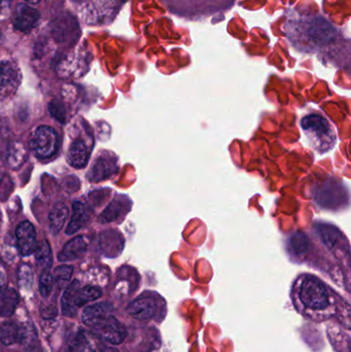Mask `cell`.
I'll return each instance as SVG.
<instances>
[{"label":"cell","instance_id":"277c9868","mask_svg":"<svg viewBox=\"0 0 351 352\" xmlns=\"http://www.w3.org/2000/svg\"><path fill=\"white\" fill-rule=\"evenodd\" d=\"M301 129L306 136L313 150L324 155L335 148L337 132L333 124L319 113H309L300 121Z\"/></svg>","mask_w":351,"mask_h":352},{"label":"cell","instance_id":"52a82bcc","mask_svg":"<svg viewBox=\"0 0 351 352\" xmlns=\"http://www.w3.org/2000/svg\"><path fill=\"white\" fill-rule=\"evenodd\" d=\"M93 329L102 340L106 341L109 344H121L127 337L125 326L111 314Z\"/></svg>","mask_w":351,"mask_h":352},{"label":"cell","instance_id":"8fae6325","mask_svg":"<svg viewBox=\"0 0 351 352\" xmlns=\"http://www.w3.org/2000/svg\"><path fill=\"white\" fill-rule=\"evenodd\" d=\"M109 316H111V314H109V306L107 304H95L84 310L82 320L86 326L95 328Z\"/></svg>","mask_w":351,"mask_h":352},{"label":"cell","instance_id":"cb8c5ba5","mask_svg":"<svg viewBox=\"0 0 351 352\" xmlns=\"http://www.w3.org/2000/svg\"><path fill=\"white\" fill-rule=\"evenodd\" d=\"M70 352H95V349L90 341L86 337L80 335L74 339L71 346H70Z\"/></svg>","mask_w":351,"mask_h":352},{"label":"cell","instance_id":"f546056e","mask_svg":"<svg viewBox=\"0 0 351 352\" xmlns=\"http://www.w3.org/2000/svg\"><path fill=\"white\" fill-rule=\"evenodd\" d=\"M26 2H29V3H37V2H39V0H25Z\"/></svg>","mask_w":351,"mask_h":352},{"label":"cell","instance_id":"4fadbf2b","mask_svg":"<svg viewBox=\"0 0 351 352\" xmlns=\"http://www.w3.org/2000/svg\"><path fill=\"white\" fill-rule=\"evenodd\" d=\"M89 152L86 144L82 140H76L70 146L67 161L74 168H84L88 164Z\"/></svg>","mask_w":351,"mask_h":352},{"label":"cell","instance_id":"ac0fdd59","mask_svg":"<svg viewBox=\"0 0 351 352\" xmlns=\"http://www.w3.org/2000/svg\"><path fill=\"white\" fill-rule=\"evenodd\" d=\"M24 333L20 326L14 322H5L1 328V341L5 345L22 342Z\"/></svg>","mask_w":351,"mask_h":352},{"label":"cell","instance_id":"9c48e42d","mask_svg":"<svg viewBox=\"0 0 351 352\" xmlns=\"http://www.w3.org/2000/svg\"><path fill=\"white\" fill-rule=\"evenodd\" d=\"M38 18V12L35 8L27 4H19L14 10L12 23L18 30L27 31L36 24Z\"/></svg>","mask_w":351,"mask_h":352},{"label":"cell","instance_id":"9a60e30c","mask_svg":"<svg viewBox=\"0 0 351 352\" xmlns=\"http://www.w3.org/2000/svg\"><path fill=\"white\" fill-rule=\"evenodd\" d=\"M87 219H88V213H87L86 206L80 202L74 203L73 213H72L70 223H68L66 233L68 235L76 234L86 225Z\"/></svg>","mask_w":351,"mask_h":352},{"label":"cell","instance_id":"2e32d148","mask_svg":"<svg viewBox=\"0 0 351 352\" xmlns=\"http://www.w3.org/2000/svg\"><path fill=\"white\" fill-rule=\"evenodd\" d=\"M68 217V208L63 202H57L49 213V229L52 233L57 234L61 231Z\"/></svg>","mask_w":351,"mask_h":352},{"label":"cell","instance_id":"3957f363","mask_svg":"<svg viewBox=\"0 0 351 352\" xmlns=\"http://www.w3.org/2000/svg\"><path fill=\"white\" fill-rule=\"evenodd\" d=\"M165 10L181 20L202 22L223 16L234 8L238 0H158Z\"/></svg>","mask_w":351,"mask_h":352},{"label":"cell","instance_id":"ba28073f","mask_svg":"<svg viewBox=\"0 0 351 352\" xmlns=\"http://www.w3.org/2000/svg\"><path fill=\"white\" fill-rule=\"evenodd\" d=\"M19 252L22 256H30L36 248V234L29 221H22L16 230Z\"/></svg>","mask_w":351,"mask_h":352},{"label":"cell","instance_id":"d4e9b609","mask_svg":"<svg viewBox=\"0 0 351 352\" xmlns=\"http://www.w3.org/2000/svg\"><path fill=\"white\" fill-rule=\"evenodd\" d=\"M72 267L70 266H60L56 268L54 277L55 280L59 283L60 285H66L69 281L70 277L72 275Z\"/></svg>","mask_w":351,"mask_h":352},{"label":"cell","instance_id":"5bb4252c","mask_svg":"<svg viewBox=\"0 0 351 352\" xmlns=\"http://www.w3.org/2000/svg\"><path fill=\"white\" fill-rule=\"evenodd\" d=\"M117 170V162L109 159H98L95 163L94 167L91 170V180H102L111 177Z\"/></svg>","mask_w":351,"mask_h":352},{"label":"cell","instance_id":"6da1fadb","mask_svg":"<svg viewBox=\"0 0 351 352\" xmlns=\"http://www.w3.org/2000/svg\"><path fill=\"white\" fill-rule=\"evenodd\" d=\"M282 29L293 47L303 54H315L326 63L350 64V39L340 27L321 12H304L297 8L284 12Z\"/></svg>","mask_w":351,"mask_h":352},{"label":"cell","instance_id":"ffe728a7","mask_svg":"<svg viewBox=\"0 0 351 352\" xmlns=\"http://www.w3.org/2000/svg\"><path fill=\"white\" fill-rule=\"evenodd\" d=\"M101 294H102V292L98 287H86L78 289L76 291L74 304H76V308L80 307V306L89 303V302L98 299V298H100Z\"/></svg>","mask_w":351,"mask_h":352},{"label":"cell","instance_id":"5b68a950","mask_svg":"<svg viewBox=\"0 0 351 352\" xmlns=\"http://www.w3.org/2000/svg\"><path fill=\"white\" fill-rule=\"evenodd\" d=\"M127 312L135 320L160 324L167 316V302L157 292L146 291L128 305Z\"/></svg>","mask_w":351,"mask_h":352},{"label":"cell","instance_id":"4dcf8cb0","mask_svg":"<svg viewBox=\"0 0 351 352\" xmlns=\"http://www.w3.org/2000/svg\"><path fill=\"white\" fill-rule=\"evenodd\" d=\"M27 352H41V351L37 349H29V351Z\"/></svg>","mask_w":351,"mask_h":352},{"label":"cell","instance_id":"8992f818","mask_svg":"<svg viewBox=\"0 0 351 352\" xmlns=\"http://www.w3.org/2000/svg\"><path fill=\"white\" fill-rule=\"evenodd\" d=\"M30 146L38 158H49L57 152V133L49 126H39L31 138Z\"/></svg>","mask_w":351,"mask_h":352},{"label":"cell","instance_id":"e0dca14e","mask_svg":"<svg viewBox=\"0 0 351 352\" xmlns=\"http://www.w3.org/2000/svg\"><path fill=\"white\" fill-rule=\"evenodd\" d=\"M18 295L14 289H5L0 293V316L8 318L18 305Z\"/></svg>","mask_w":351,"mask_h":352},{"label":"cell","instance_id":"484cf974","mask_svg":"<svg viewBox=\"0 0 351 352\" xmlns=\"http://www.w3.org/2000/svg\"><path fill=\"white\" fill-rule=\"evenodd\" d=\"M49 113L57 121L64 123L66 120V111L63 105L59 101H52L49 103Z\"/></svg>","mask_w":351,"mask_h":352},{"label":"cell","instance_id":"4316f807","mask_svg":"<svg viewBox=\"0 0 351 352\" xmlns=\"http://www.w3.org/2000/svg\"><path fill=\"white\" fill-rule=\"evenodd\" d=\"M10 3H12V0H0V16L8 12Z\"/></svg>","mask_w":351,"mask_h":352},{"label":"cell","instance_id":"7402d4cb","mask_svg":"<svg viewBox=\"0 0 351 352\" xmlns=\"http://www.w3.org/2000/svg\"><path fill=\"white\" fill-rule=\"evenodd\" d=\"M37 263L41 266L49 267L52 264V252L47 241L41 242L34 250Z\"/></svg>","mask_w":351,"mask_h":352},{"label":"cell","instance_id":"44dd1931","mask_svg":"<svg viewBox=\"0 0 351 352\" xmlns=\"http://www.w3.org/2000/svg\"><path fill=\"white\" fill-rule=\"evenodd\" d=\"M26 151L21 144H14L8 148V164L12 168H19L26 160Z\"/></svg>","mask_w":351,"mask_h":352},{"label":"cell","instance_id":"f1b7e54d","mask_svg":"<svg viewBox=\"0 0 351 352\" xmlns=\"http://www.w3.org/2000/svg\"><path fill=\"white\" fill-rule=\"evenodd\" d=\"M101 352H120L115 347H104Z\"/></svg>","mask_w":351,"mask_h":352},{"label":"cell","instance_id":"7a4b0ae2","mask_svg":"<svg viewBox=\"0 0 351 352\" xmlns=\"http://www.w3.org/2000/svg\"><path fill=\"white\" fill-rule=\"evenodd\" d=\"M291 300L299 314L315 322L335 318L343 299L317 275L302 273L291 289Z\"/></svg>","mask_w":351,"mask_h":352},{"label":"cell","instance_id":"30bf717a","mask_svg":"<svg viewBox=\"0 0 351 352\" xmlns=\"http://www.w3.org/2000/svg\"><path fill=\"white\" fill-rule=\"evenodd\" d=\"M18 84V67L10 61L0 62V95L10 94Z\"/></svg>","mask_w":351,"mask_h":352},{"label":"cell","instance_id":"7c38bea8","mask_svg":"<svg viewBox=\"0 0 351 352\" xmlns=\"http://www.w3.org/2000/svg\"><path fill=\"white\" fill-rule=\"evenodd\" d=\"M87 248H88V243L84 237L80 236V237L74 238L64 246L63 250L60 252L59 260L61 262L78 260L86 252Z\"/></svg>","mask_w":351,"mask_h":352},{"label":"cell","instance_id":"603a6c76","mask_svg":"<svg viewBox=\"0 0 351 352\" xmlns=\"http://www.w3.org/2000/svg\"><path fill=\"white\" fill-rule=\"evenodd\" d=\"M54 278L49 270H45L41 274V280H39V292L43 297H49L53 289Z\"/></svg>","mask_w":351,"mask_h":352},{"label":"cell","instance_id":"83f0119b","mask_svg":"<svg viewBox=\"0 0 351 352\" xmlns=\"http://www.w3.org/2000/svg\"><path fill=\"white\" fill-rule=\"evenodd\" d=\"M5 277H4V275L0 272V293L5 289Z\"/></svg>","mask_w":351,"mask_h":352},{"label":"cell","instance_id":"d6986e66","mask_svg":"<svg viewBox=\"0 0 351 352\" xmlns=\"http://www.w3.org/2000/svg\"><path fill=\"white\" fill-rule=\"evenodd\" d=\"M78 289H80L78 281L74 280L73 283H70L69 287L64 293L63 298H62V312H63L64 316H73L76 314L78 308L74 304V299H76V291Z\"/></svg>","mask_w":351,"mask_h":352}]
</instances>
